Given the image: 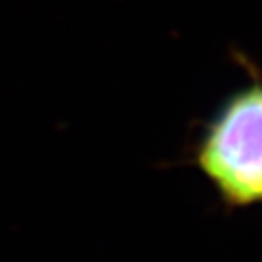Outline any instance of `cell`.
<instances>
[{"label": "cell", "mask_w": 262, "mask_h": 262, "mask_svg": "<svg viewBox=\"0 0 262 262\" xmlns=\"http://www.w3.org/2000/svg\"><path fill=\"white\" fill-rule=\"evenodd\" d=\"M235 60L249 82L225 95L194 144V163L227 208L262 204V68L243 53Z\"/></svg>", "instance_id": "obj_1"}]
</instances>
